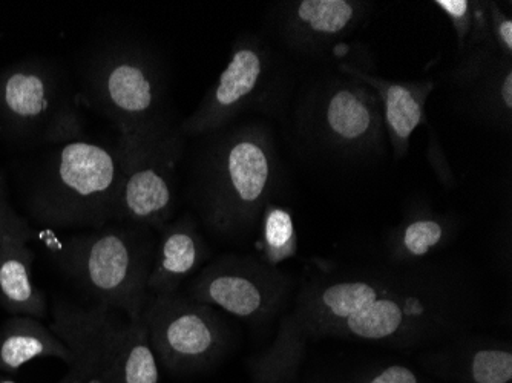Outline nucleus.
I'll list each match as a JSON object with an SVG mask.
<instances>
[{
    "mask_svg": "<svg viewBox=\"0 0 512 383\" xmlns=\"http://www.w3.org/2000/svg\"><path fill=\"white\" fill-rule=\"evenodd\" d=\"M119 151L80 140L50 146L25 189V209L46 229H99L114 223L120 186Z\"/></svg>",
    "mask_w": 512,
    "mask_h": 383,
    "instance_id": "nucleus-1",
    "label": "nucleus"
},
{
    "mask_svg": "<svg viewBox=\"0 0 512 383\" xmlns=\"http://www.w3.org/2000/svg\"><path fill=\"white\" fill-rule=\"evenodd\" d=\"M46 250L63 276L92 305L142 321L154 262L148 227L109 223L63 238L51 236Z\"/></svg>",
    "mask_w": 512,
    "mask_h": 383,
    "instance_id": "nucleus-2",
    "label": "nucleus"
},
{
    "mask_svg": "<svg viewBox=\"0 0 512 383\" xmlns=\"http://www.w3.org/2000/svg\"><path fill=\"white\" fill-rule=\"evenodd\" d=\"M50 328L71 351L65 383H158L145 325L102 305L53 304Z\"/></svg>",
    "mask_w": 512,
    "mask_h": 383,
    "instance_id": "nucleus-3",
    "label": "nucleus"
},
{
    "mask_svg": "<svg viewBox=\"0 0 512 383\" xmlns=\"http://www.w3.org/2000/svg\"><path fill=\"white\" fill-rule=\"evenodd\" d=\"M276 175L278 155L266 126L250 123L218 135L198 177L209 223L220 230L249 226L269 204Z\"/></svg>",
    "mask_w": 512,
    "mask_h": 383,
    "instance_id": "nucleus-4",
    "label": "nucleus"
},
{
    "mask_svg": "<svg viewBox=\"0 0 512 383\" xmlns=\"http://www.w3.org/2000/svg\"><path fill=\"white\" fill-rule=\"evenodd\" d=\"M0 137L28 148L83 138L76 102L56 65L31 57L0 69Z\"/></svg>",
    "mask_w": 512,
    "mask_h": 383,
    "instance_id": "nucleus-5",
    "label": "nucleus"
},
{
    "mask_svg": "<svg viewBox=\"0 0 512 383\" xmlns=\"http://www.w3.org/2000/svg\"><path fill=\"white\" fill-rule=\"evenodd\" d=\"M166 94V77L157 57L134 42L106 46L83 77L89 108L114 123L120 134L169 123Z\"/></svg>",
    "mask_w": 512,
    "mask_h": 383,
    "instance_id": "nucleus-6",
    "label": "nucleus"
},
{
    "mask_svg": "<svg viewBox=\"0 0 512 383\" xmlns=\"http://www.w3.org/2000/svg\"><path fill=\"white\" fill-rule=\"evenodd\" d=\"M184 137L171 123L120 134V186L114 223L160 227L169 220L177 195V169Z\"/></svg>",
    "mask_w": 512,
    "mask_h": 383,
    "instance_id": "nucleus-7",
    "label": "nucleus"
},
{
    "mask_svg": "<svg viewBox=\"0 0 512 383\" xmlns=\"http://www.w3.org/2000/svg\"><path fill=\"white\" fill-rule=\"evenodd\" d=\"M276 82L272 51L256 36L235 40L217 82L180 126L183 137L217 134L238 115L264 105Z\"/></svg>",
    "mask_w": 512,
    "mask_h": 383,
    "instance_id": "nucleus-8",
    "label": "nucleus"
},
{
    "mask_svg": "<svg viewBox=\"0 0 512 383\" xmlns=\"http://www.w3.org/2000/svg\"><path fill=\"white\" fill-rule=\"evenodd\" d=\"M142 322L154 354L171 365L206 361L223 342L211 308L172 295L148 299Z\"/></svg>",
    "mask_w": 512,
    "mask_h": 383,
    "instance_id": "nucleus-9",
    "label": "nucleus"
},
{
    "mask_svg": "<svg viewBox=\"0 0 512 383\" xmlns=\"http://www.w3.org/2000/svg\"><path fill=\"white\" fill-rule=\"evenodd\" d=\"M318 305L327 318L368 341L393 338L408 319L419 318L425 310L419 299L399 301L362 279L332 282L319 293Z\"/></svg>",
    "mask_w": 512,
    "mask_h": 383,
    "instance_id": "nucleus-10",
    "label": "nucleus"
},
{
    "mask_svg": "<svg viewBox=\"0 0 512 383\" xmlns=\"http://www.w3.org/2000/svg\"><path fill=\"white\" fill-rule=\"evenodd\" d=\"M316 132L336 151L375 152L384 137L381 102L373 89L355 79L335 80L316 105Z\"/></svg>",
    "mask_w": 512,
    "mask_h": 383,
    "instance_id": "nucleus-11",
    "label": "nucleus"
},
{
    "mask_svg": "<svg viewBox=\"0 0 512 383\" xmlns=\"http://www.w3.org/2000/svg\"><path fill=\"white\" fill-rule=\"evenodd\" d=\"M368 7L356 0H296L283 4L278 19L281 39L292 50L315 54L352 36Z\"/></svg>",
    "mask_w": 512,
    "mask_h": 383,
    "instance_id": "nucleus-12",
    "label": "nucleus"
},
{
    "mask_svg": "<svg viewBox=\"0 0 512 383\" xmlns=\"http://www.w3.org/2000/svg\"><path fill=\"white\" fill-rule=\"evenodd\" d=\"M339 71L348 79L359 80L373 89L381 102L384 128L394 155L404 158L410 149L411 135L421 125H427L425 106L433 94V80L398 82L370 74L359 66L341 63Z\"/></svg>",
    "mask_w": 512,
    "mask_h": 383,
    "instance_id": "nucleus-13",
    "label": "nucleus"
},
{
    "mask_svg": "<svg viewBox=\"0 0 512 383\" xmlns=\"http://www.w3.org/2000/svg\"><path fill=\"white\" fill-rule=\"evenodd\" d=\"M272 275L246 262H220L206 270L195 285V298L214 304L230 315L249 319L263 315L273 304Z\"/></svg>",
    "mask_w": 512,
    "mask_h": 383,
    "instance_id": "nucleus-14",
    "label": "nucleus"
},
{
    "mask_svg": "<svg viewBox=\"0 0 512 383\" xmlns=\"http://www.w3.org/2000/svg\"><path fill=\"white\" fill-rule=\"evenodd\" d=\"M34 258L28 239L0 241V307L11 316L43 319L48 311L45 295L33 281Z\"/></svg>",
    "mask_w": 512,
    "mask_h": 383,
    "instance_id": "nucleus-15",
    "label": "nucleus"
},
{
    "mask_svg": "<svg viewBox=\"0 0 512 383\" xmlns=\"http://www.w3.org/2000/svg\"><path fill=\"white\" fill-rule=\"evenodd\" d=\"M203 252L194 224L183 218L166 227L152 262L149 292L157 296L172 295L178 282L197 269Z\"/></svg>",
    "mask_w": 512,
    "mask_h": 383,
    "instance_id": "nucleus-16",
    "label": "nucleus"
},
{
    "mask_svg": "<svg viewBox=\"0 0 512 383\" xmlns=\"http://www.w3.org/2000/svg\"><path fill=\"white\" fill-rule=\"evenodd\" d=\"M37 357H57L68 364L71 351L40 319L11 316L0 325V371L17 373Z\"/></svg>",
    "mask_w": 512,
    "mask_h": 383,
    "instance_id": "nucleus-17",
    "label": "nucleus"
},
{
    "mask_svg": "<svg viewBox=\"0 0 512 383\" xmlns=\"http://www.w3.org/2000/svg\"><path fill=\"white\" fill-rule=\"evenodd\" d=\"M434 5L453 23L462 50H476L493 40L491 11L485 13L479 4H471L468 0H436Z\"/></svg>",
    "mask_w": 512,
    "mask_h": 383,
    "instance_id": "nucleus-18",
    "label": "nucleus"
},
{
    "mask_svg": "<svg viewBox=\"0 0 512 383\" xmlns=\"http://www.w3.org/2000/svg\"><path fill=\"white\" fill-rule=\"evenodd\" d=\"M263 247L272 264L295 252V226L292 215L283 207L267 204L263 212Z\"/></svg>",
    "mask_w": 512,
    "mask_h": 383,
    "instance_id": "nucleus-19",
    "label": "nucleus"
},
{
    "mask_svg": "<svg viewBox=\"0 0 512 383\" xmlns=\"http://www.w3.org/2000/svg\"><path fill=\"white\" fill-rule=\"evenodd\" d=\"M444 233V226L440 221L433 218H419L405 227L402 246L411 256L421 258L442 243Z\"/></svg>",
    "mask_w": 512,
    "mask_h": 383,
    "instance_id": "nucleus-20",
    "label": "nucleus"
},
{
    "mask_svg": "<svg viewBox=\"0 0 512 383\" xmlns=\"http://www.w3.org/2000/svg\"><path fill=\"white\" fill-rule=\"evenodd\" d=\"M476 383H508L512 379V354L505 350H480L474 354Z\"/></svg>",
    "mask_w": 512,
    "mask_h": 383,
    "instance_id": "nucleus-21",
    "label": "nucleus"
},
{
    "mask_svg": "<svg viewBox=\"0 0 512 383\" xmlns=\"http://www.w3.org/2000/svg\"><path fill=\"white\" fill-rule=\"evenodd\" d=\"M36 232L31 229L27 218H23L10 201L7 180L0 172V241L5 238L33 239Z\"/></svg>",
    "mask_w": 512,
    "mask_h": 383,
    "instance_id": "nucleus-22",
    "label": "nucleus"
},
{
    "mask_svg": "<svg viewBox=\"0 0 512 383\" xmlns=\"http://www.w3.org/2000/svg\"><path fill=\"white\" fill-rule=\"evenodd\" d=\"M491 36L503 56H512V19L506 16L499 7H491Z\"/></svg>",
    "mask_w": 512,
    "mask_h": 383,
    "instance_id": "nucleus-23",
    "label": "nucleus"
},
{
    "mask_svg": "<svg viewBox=\"0 0 512 383\" xmlns=\"http://www.w3.org/2000/svg\"><path fill=\"white\" fill-rule=\"evenodd\" d=\"M370 383H417L413 371L405 367H390L382 371Z\"/></svg>",
    "mask_w": 512,
    "mask_h": 383,
    "instance_id": "nucleus-24",
    "label": "nucleus"
},
{
    "mask_svg": "<svg viewBox=\"0 0 512 383\" xmlns=\"http://www.w3.org/2000/svg\"><path fill=\"white\" fill-rule=\"evenodd\" d=\"M0 383H16L14 380L7 379V377L0 376ZM59 383H65V380H60Z\"/></svg>",
    "mask_w": 512,
    "mask_h": 383,
    "instance_id": "nucleus-25",
    "label": "nucleus"
}]
</instances>
